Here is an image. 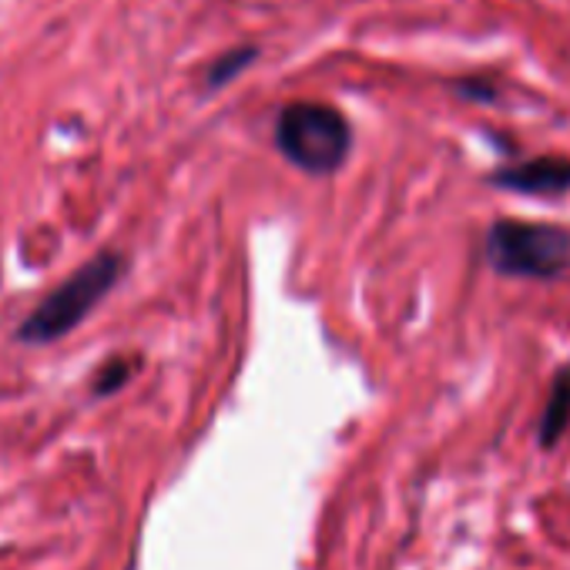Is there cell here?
<instances>
[{"mask_svg": "<svg viewBox=\"0 0 570 570\" xmlns=\"http://www.w3.org/2000/svg\"><path fill=\"white\" fill-rule=\"evenodd\" d=\"M350 138L353 135L346 118L336 108L316 101L289 105L278 115V128H275V141L282 155L313 175L336 171L350 155Z\"/></svg>", "mask_w": 570, "mask_h": 570, "instance_id": "cell-1", "label": "cell"}, {"mask_svg": "<svg viewBox=\"0 0 570 570\" xmlns=\"http://www.w3.org/2000/svg\"><path fill=\"white\" fill-rule=\"evenodd\" d=\"M487 258L510 278H553L570 265V232L503 218L487 235Z\"/></svg>", "mask_w": 570, "mask_h": 570, "instance_id": "cell-2", "label": "cell"}, {"mask_svg": "<svg viewBox=\"0 0 570 570\" xmlns=\"http://www.w3.org/2000/svg\"><path fill=\"white\" fill-rule=\"evenodd\" d=\"M121 275V258L105 252L98 258H91L88 265H81L58 293H51L24 323L21 330V340H31V343H51L65 333H71L98 303L101 296L111 289Z\"/></svg>", "mask_w": 570, "mask_h": 570, "instance_id": "cell-3", "label": "cell"}, {"mask_svg": "<svg viewBox=\"0 0 570 570\" xmlns=\"http://www.w3.org/2000/svg\"><path fill=\"white\" fill-rule=\"evenodd\" d=\"M493 185L517 195H563L570 191V158H530L493 175Z\"/></svg>", "mask_w": 570, "mask_h": 570, "instance_id": "cell-4", "label": "cell"}, {"mask_svg": "<svg viewBox=\"0 0 570 570\" xmlns=\"http://www.w3.org/2000/svg\"><path fill=\"white\" fill-rule=\"evenodd\" d=\"M570 426V370H560V376L553 380V390H550V400L543 406V416H540V446H553L563 430Z\"/></svg>", "mask_w": 570, "mask_h": 570, "instance_id": "cell-5", "label": "cell"}, {"mask_svg": "<svg viewBox=\"0 0 570 570\" xmlns=\"http://www.w3.org/2000/svg\"><path fill=\"white\" fill-rule=\"evenodd\" d=\"M248 58H252L248 51H235V55H228V61H222V65H215V71L208 75V81H212V85H218V81H225V78H228L232 71H238L242 65H248Z\"/></svg>", "mask_w": 570, "mask_h": 570, "instance_id": "cell-6", "label": "cell"}, {"mask_svg": "<svg viewBox=\"0 0 570 570\" xmlns=\"http://www.w3.org/2000/svg\"><path fill=\"white\" fill-rule=\"evenodd\" d=\"M128 373H131L128 363H115V370H105V376H101V383H98V393H108V390L121 386Z\"/></svg>", "mask_w": 570, "mask_h": 570, "instance_id": "cell-7", "label": "cell"}]
</instances>
